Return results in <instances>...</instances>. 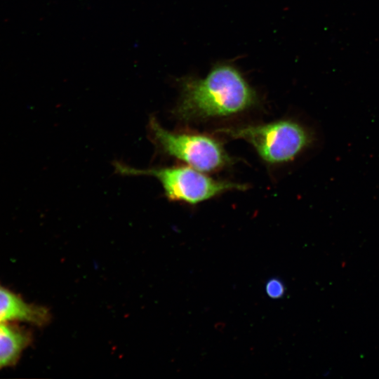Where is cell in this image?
Listing matches in <instances>:
<instances>
[{
    "label": "cell",
    "instance_id": "cell-1",
    "mask_svg": "<svg viewBox=\"0 0 379 379\" xmlns=\"http://www.w3.org/2000/svg\"><path fill=\"white\" fill-rule=\"evenodd\" d=\"M180 97L175 115L185 121L227 117L257 104L256 91L234 65H214L204 78L188 76L179 81Z\"/></svg>",
    "mask_w": 379,
    "mask_h": 379
},
{
    "label": "cell",
    "instance_id": "cell-2",
    "mask_svg": "<svg viewBox=\"0 0 379 379\" xmlns=\"http://www.w3.org/2000/svg\"><path fill=\"white\" fill-rule=\"evenodd\" d=\"M218 133L245 140L255 148L263 160L270 164L293 159L314 140L312 133L306 127L290 120L223 128L218 130Z\"/></svg>",
    "mask_w": 379,
    "mask_h": 379
},
{
    "label": "cell",
    "instance_id": "cell-3",
    "mask_svg": "<svg viewBox=\"0 0 379 379\" xmlns=\"http://www.w3.org/2000/svg\"><path fill=\"white\" fill-rule=\"evenodd\" d=\"M115 169L122 175L154 176L160 181L169 199L192 204L227 191L246 187L237 183L215 180L191 166L138 169L117 162Z\"/></svg>",
    "mask_w": 379,
    "mask_h": 379
},
{
    "label": "cell",
    "instance_id": "cell-4",
    "mask_svg": "<svg viewBox=\"0 0 379 379\" xmlns=\"http://www.w3.org/2000/svg\"><path fill=\"white\" fill-rule=\"evenodd\" d=\"M149 128L162 152L200 171L218 170L230 161L220 143L211 137L168 131L154 117L149 120Z\"/></svg>",
    "mask_w": 379,
    "mask_h": 379
},
{
    "label": "cell",
    "instance_id": "cell-5",
    "mask_svg": "<svg viewBox=\"0 0 379 379\" xmlns=\"http://www.w3.org/2000/svg\"><path fill=\"white\" fill-rule=\"evenodd\" d=\"M51 319V314L47 307L28 303L0 285V323L25 321L44 326Z\"/></svg>",
    "mask_w": 379,
    "mask_h": 379
},
{
    "label": "cell",
    "instance_id": "cell-6",
    "mask_svg": "<svg viewBox=\"0 0 379 379\" xmlns=\"http://www.w3.org/2000/svg\"><path fill=\"white\" fill-rule=\"evenodd\" d=\"M32 340L29 331L10 322L0 323V369L15 364Z\"/></svg>",
    "mask_w": 379,
    "mask_h": 379
},
{
    "label": "cell",
    "instance_id": "cell-7",
    "mask_svg": "<svg viewBox=\"0 0 379 379\" xmlns=\"http://www.w3.org/2000/svg\"><path fill=\"white\" fill-rule=\"evenodd\" d=\"M284 283L277 278H272L265 285L267 295L272 299L281 298L285 293Z\"/></svg>",
    "mask_w": 379,
    "mask_h": 379
}]
</instances>
